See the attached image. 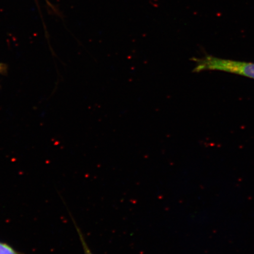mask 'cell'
Listing matches in <instances>:
<instances>
[{"mask_svg":"<svg viewBox=\"0 0 254 254\" xmlns=\"http://www.w3.org/2000/svg\"><path fill=\"white\" fill-rule=\"evenodd\" d=\"M195 63L193 72L220 71L232 73L254 79V63L218 58L205 55L202 58H193Z\"/></svg>","mask_w":254,"mask_h":254,"instance_id":"6da1fadb","label":"cell"},{"mask_svg":"<svg viewBox=\"0 0 254 254\" xmlns=\"http://www.w3.org/2000/svg\"><path fill=\"white\" fill-rule=\"evenodd\" d=\"M73 222H74L75 227L76 228V230H77V233L78 234V237L79 238V240H80L82 249H83L84 254H93V253L91 252V251L88 246V244L85 241V238L84 237L83 234L82 233V232L79 228L78 227V225L76 224L74 220H73Z\"/></svg>","mask_w":254,"mask_h":254,"instance_id":"7a4b0ae2","label":"cell"},{"mask_svg":"<svg viewBox=\"0 0 254 254\" xmlns=\"http://www.w3.org/2000/svg\"><path fill=\"white\" fill-rule=\"evenodd\" d=\"M0 254H24L17 252L8 244L0 242Z\"/></svg>","mask_w":254,"mask_h":254,"instance_id":"3957f363","label":"cell"},{"mask_svg":"<svg viewBox=\"0 0 254 254\" xmlns=\"http://www.w3.org/2000/svg\"><path fill=\"white\" fill-rule=\"evenodd\" d=\"M8 65L6 64L0 63V75H4L7 74Z\"/></svg>","mask_w":254,"mask_h":254,"instance_id":"277c9868","label":"cell"}]
</instances>
